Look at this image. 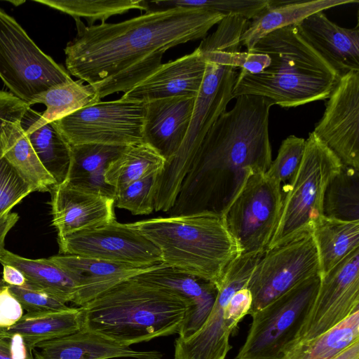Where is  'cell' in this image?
I'll return each mask as SVG.
<instances>
[{"label": "cell", "instance_id": "30", "mask_svg": "<svg viewBox=\"0 0 359 359\" xmlns=\"http://www.w3.org/2000/svg\"><path fill=\"white\" fill-rule=\"evenodd\" d=\"M311 230L317 249L320 276L328 273L359 248V221H342L323 215Z\"/></svg>", "mask_w": 359, "mask_h": 359}, {"label": "cell", "instance_id": "44", "mask_svg": "<svg viewBox=\"0 0 359 359\" xmlns=\"http://www.w3.org/2000/svg\"><path fill=\"white\" fill-rule=\"evenodd\" d=\"M251 304L252 296L248 287L238 290L227 304V318L237 325L243 317L248 314Z\"/></svg>", "mask_w": 359, "mask_h": 359}, {"label": "cell", "instance_id": "7", "mask_svg": "<svg viewBox=\"0 0 359 359\" xmlns=\"http://www.w3.org/2000/svg\"><path fill=\"white\" fill-rule=\"evenodd\" d=\"M342 165L313 132L309 133L299 167L283 187L285 195L283 194L280 218L266 250L311 230L313 224L323 216L326 188L340 172Z\"/></svg>", "mask_w": 359, "mask_h": 359}, {"label": "cell", "instance_id": "35", "mask_svg": "<svg viewBox=\"0 0 359 359\" xmlns=\"http://www.w3.org/2000/svg\"><path fill=\"white\" fill-rule=\"evenodd\" d=\"M64 13L74 19H86L88 26L94 25L97 20L101 23L110 17L128 12L130 10L146 11V0H35Z\"/></svg>", "mask_w": 359, "mask_h": 359}, {"label": "cell", "instance_id": "28", "mask_svg": "<svg viewBox=\"0 0 359 359\" xmlns=\"http://www.w3.org/2000/svg\"><path fill=\"white\" fill-rule=\"evenodd\" d=\"M83 327L81 308L26 313L12 326L0 328V333L20 334L34 351L39 343L74 333Z\"/></svg>", "mask_w": 359, "mask_h": 359}, {"label": "cell", "instance_id": "4", "mask_svg": "<svg viewBox=\"0 0 359 359\" xmlns=\"http://www.w3.org/2000/svg\"><path fill=\"white\" fill-rule=\"evenodd\" d=\"M79 307L82 328L128 346L178 334L189 308L175 292L136 277Z\"/></svg>", "mask_w": 359, "mask_h": 359}, {"label": "cell", "instance_id": "18", "mask_svg": "<svg viewBox=\"0 0 359 359\" xmlns=\"http://www.w3.org/2000/svg\"><path fill=\"white\" fill-rule=\"evenodd\" d=\"M205 67V57L198 47L190 54L161 64L149 76L124 93L121 98L148 102L174 97H196Z\"/></svg>", "mask_w": 359, "mask_h": 359}, {"label": "cell", "instance_id": "42", "mask_svg": "<svg viewBox=\"0 0 359 359\" xmlns=\"http://www.w3.org/2000/svg\"><path fill=\"white\" fill-rule=\"evenodd\" d=\"M23 315L24 310L20 304L11 293L8 285L2 281L0 285V328L12 326Z\"/></svg>", "mask_w": 359, "mask_h": 359}, {"label": "cell", "instance_id": "31", "mask_svg": "<svg viewBox=\"0 0 359 359\" xmlns=\"http://www.w3.org/2000/svg\"><path fill=\"white\" fill-rule=\"evenodd\" d=\"M165 164V160L145 142L128 146L108 165L104 180L116 194L135 181L158 175Z\"/></svg>", "mask_w": 359, "mask_h": 359}, {"label": "cell", "instance_id": "2", "mask_svg": "<svg viewBox=\"0 0 359 359\" xmlns=\"http://www.w3.org/2000/svg\"><path fill=\"white\" fill-rule=\"evenodd\" d=\"M266 97L241 95L210 128L182 181L180 195L194 208L224 212L252 174L272 161Z\"/></svg>", "mask_w": 359, "mask_h": 359}, {"label": "cell", "instance_id": "32", "mask_svg": "<svg viewBox=\"0 0 359 359\" xmlns=\"http://www.w3.org/2000/svg\"><path fill=\"white\" fill-rule=\"evenodd\" d=\"M359 341V310L330 330L295 344L285 359H332Z\"/></svg>", "mask_w": 359, "mask_h": 359}, {"label": "cell", "instance_id": "19", "mask_svg": "<svg viewBox=\"0 0 359 359\" xmlns=\"http://www.w3.org/2000/svg\"><path fill=\"white\" fill-rule=\"evenodd\" d=\"M137 278L168 289L183 298L189 308L178 333L186 339L204 324L215 302L218 288L210 281L168 266L165 264Z\"/></svg>", "mask_w": 359, "mask_h": 359}, {"label": "cell", "instance_id": "43", "mask_svg": "<svg viewBox=\"0 0 359 359\" xmlns=\"http://www.w3.org/2000/svg\"><path fill=\"white\" fill-rule=\"evenodd\" d=\"M0 359H35L33 351L18 334L0 333Z\"/></svg>", "mask_w": 359, "mask_h": 359}, {"label": "cell", "instance_id": "46", "mask_svg": "<svg viewBox=\"0 0 359 359\" xmlns=\"http://www.w3.org/2000/svg\"><path fill=\"white\" fill-rule=\"evenodd\" d=\"M19 219L16 212H9L0 217V255L4 250L5 239L10 230L15 225Z\"/></svg>", "mask_w": 359, "mask_h": 359}, {"label": "cell", "instance_id": "17", "mask_svg": "<svg viewBox=\"0 0 359 359\" xmlns=\"http://www.w3.org/2000/svg\"><path fill=\"white\" fill-rule=\"evenodd\" d=\"M50 193L52 225L57 231V240L116 220L114 198L65 183L53 186Z\"/></svg>", "mask_w": 359, "mask_h": 359}, {"label": "cell", "instance_id": "11", "mask_svg": "<svg viewBox=\"0 0 359 359\" xmlns=\"http://www.w3.org/2000/svg\"><path fill=\"white\" fill-rule=\"evenodd\" d=\"M280 184L266 172L251 175L224 213L227 227L241 255L266 250L280 215Z\"/></svg>", "mask_w": 359, "mask_h": 359}, {"label": "cell", "instance_id": "14", "mask_svg": "<svg viewBox=\"0 0 359 359\" xmlns=\"http://www.w3.org/2000/svg\"><path fill=\"white\" fill-rule=\"evenodd\" d=\"M59 252L88 257L138 267L162 263L158 248L130 223L116 220L57 240Z\"/></svg>", "mask_w": 359, "mask_h": 359}, {"label": "cell", "instance_id": "24", "mask_svg": "<svg viewBox=\"0 0 359 359\" xmlns=\"http://www.w3.org/2000/svg\"><path fill=\"white\" fill-rule=\"evenodd\" d=\"M358 3V0H270L259 14L249 20L241 36V45L250 51L266 34L291 25H297L308 16L330 8Z\"/></svg>", "mask_w": 359, "mask_h": 359}, {"label": "cell", "instance_id": "29", "mask_svg": "<svg viewBox=\"0 0 359 359\" xmlns=\"http://www.w3.org/2000/svg\"><path fill=\"white\" fill-rule=\"evenodd\" d=\"M0 263L19 269L25 276L27 285L42 290L66 304L74 303L77 290L75 280L49 258H26L4 249L0 255Z\"/></svg>", "mask_w": 359, "mask_h": 359}, {"label": "cell", "instance_id": "15", "mask_svg": "<svg viewBox=\"0 0 359 359\" xmlns=\"http://www.w3.org/2000/svg\"><path fill=\"white\" fill-rule=\"evenodd\" d=\"M320 276L316 296L291 348L327 332L359 310V248Z\"/></svg>", "mask_w": 359, "mask_h": 359}, {"label": "cell", "instance_id": "22", "mask_svg": "<svg viewBox=\"0 0 359 359\" xmlns=\"http://www.w3.org/2000/svg\"><path fill=\"white\" fill-rule=\"evenodd\" d=\"M297 27L304 39L342 76L359 71V28H345L330 20L323 11L313 13Z\"/></svg>", "mask_w": 359, "mask_h": 359}, {"label": "cell", "instance_id": "10", "mask_svg": "<svg viewBox=\"0 0 359 359\" xmlns=\"http://www.w3.org/2000/svg\"><path fill=\"white\" fill-rule=\"evenodd\" d=\"M147 102L119 100L98 102L54 121L69 144L128 147L144 142Z\"/></svg>", "mask_w": 359, "mask_h": 359}, {"label": "cell", "instance_id": "16", "mask_svg": "<svg viewBox=\"0 0 359 359\" xmlns=\"http://www.w3.org/2000/svg\"><path fill=\"white\" fill-rule=\"evenodd\" d=\"M313 132L343 165L359 170V71L341 76Z\"/></svg>", "mask_w": 359, "mask_h": 359}, {"label": "cell", "instance_id": "47", "mask_svg": "<svg viewBox=\"0 0 359 359\" xmlns=\"http://www.w3.org/2000/svg\"><path fill=\"white\" fill-rule=\"evenodd\" d=\"M332 359H359V341L353 343Z\"/></svg>", "mask_w": 359, "mask_h": 359}, {"label": "cell", "instance_id": "6", "mask_svg": "<svg viewBox=\"0 0 359 359\" xmlns=\"http://www.w3.org/2000/svg\"><path fill=\"white\" fill-rule=\"evenodd\" d=\"M237 69L206 60L204 78L195 99L189 126L175 156L155 178L154 211L168 212L206 134L233 99Z\"/></svg>", "mask_w": 359, "mask_h": 359}, {"label": "cell", "instance_id": "37", "mask_svg": "<svg viewBox=\"0 0 359 359\" xmlns=\"http://www.w3.org/2000/svg\"><path fill=\"white\" fill-rule=\"evenodd\" d=\"M155 175L135 181L116 192L114 206L133 215H149L154 210Z\"/></svg>", "mask_w": 359, "mask_h": 359}, {"label": "cell", "instance_id": "23", "mask_svg": "<svg viewBox=\"0 0 359 359\" xmlns=\"http://www.w3.org/2000/svg\"><path fill=\"white\" fill-rule=\"evenodd\" d=\"M35 359H161L158 351H136L86 329L37 344Z\"/></svg>", "mask_w": 359, "mask_h": 359}, {"label": "cell", "instance_id": "20", "mask_svg": "<svg viewBox=\"0 0 359 359\" xmlns=\"http://www.w3.org/2000/svg\"><path fill=\"white\" fill-rule=\"evenodd\" d=\"M195 99L182 96L147 102L144 140L165 163L175 156L185 138Z\"/></svg>", "mask_w": 359, "mask_h": 359}, {"label": "cell", "instance_id": "1", "mask_svg": "<svg viewBox=\"0 0 359 359\" xmlns=\"http://www.w3.org/2000/svg\"><path fill=\"white\" fill-rule=\"evenodd\" d=\"M224 18L206 10L177 8L92 26L74 19L77 34L65 48L67 71L92 86L100 100L126 93L162 64L168 49L204 39Z\"/></svg>", "mask_w": 359, "mask_h": 359}, {"label": "cell", "instance_id": "39", "mask_svg": "<svg viewBox=\"0 0 359 359\" xmlns=\"http://www.w3.org/2000/svg\"><path fill=\"white\" fill-rule=\"evenodd\" d=\"M32 192L31 187L8 162L4 157L0 158V217L9 213Z\"/></svg>", "mask_w": 359, "mask_h": 359}, {"label": "cell", "instance_id": "3", "mask_svg": "<svg viewBox=\"0 0 359 359\" xmlns=\"http://www.w3.org/2000/svg\"><path fill=\"white\" fill-rule=\"evenodd\" d=\"M248 52L267 55L270 63L257 74L241 69L233 99L256 95L283 108L297 107L326 100L341 77L304 39L297 25L266 34Z\"/></svg>", "mask_w": 359, "mask_h": 359}, {"label": "cell", "instance_id": "8", "mask_svg": "<svg viewBox=\"0 0 359 359\" xmlns=\"http://www.w3.org/2000/svg\"><path fill=\"white\" fill-rule=\"evenodd\" d=\"M320 274L294 286L250 314L252 323L236 359H285L316 296Z\"/></svg>", "mask_w": 359, "mask_h": 359}, {"label": "cell", "instance_id": "45", "mask_svg": "<svg viewBox=\"0 0 359 359\" xmlns=\"http://www.w3.org/2000/svg\"><path fill=\"white\" fill-rule=\"evenodd\" d=\"M2 281L11 286H24L27 280L23 273L17 268L11 265H3Z\"/></svg>", "mask_w": 359, "mask_h": 359}, {"label": "cell", "instance_id": "12", "mask_svg": "<svg viewBox=\"0 0 359 359\" xmlns=\"http://www.w3.org/2000/svg\"><path fill=\"white\" fill-rule=\"evenodd\" d=\"M319 260L311 230L265 250L248 283L252 296L249 315L300 282L319 274Z\"/></svg>", "mask_w": 359, "mask_h": 359}, {"label": "cell", "instance_id": "13", "mask_svg": "<svg viewBox=\"0 0 359 359\" xmlns=\"http://www.w3.org/2000/svg\"><path fill=\"white\" fill-rule=\"evenodd\" d=\"M264 252L241 255L225 270L218 285L212 309L202 327L186 339L175 341L174 359H225L231 348L229 339L236 327L226 316L232 296L247 287Z\"/></svg>", "mask_w": 359, "mask_h": 359}, {"label": "cell", "instance_id": "41", "mask_svg": "<svg viewBox=\"0 0 359 359\" xmlns=\"http://www.w3.org/2000/svg\"><path fill=\"white\" fill-rule=\"evenodd\" d=\"M30 107L11 93L0 90V158L3 157L1 134L3 126L11 121L21 120Z\"/></svg>", "mask_w": 359, "mask_h": 359}, {"label": "cell", "instance_id": "5", "mask_svg": "<svg viewBox=\"0 0 359 359\" xmlns=\"http://www.w3.org/2000/svg\"><path fill=\"white\" fill-rule=\"evenodd\" d=\"M130 224L158 248L162 263L217 286L242 254L223 215L203 212Z\"/></svg>", "mask_w": 359, "mask_h": 359}, {"label": "cell", "instance_id": "27", "mask_svg": "<svg viewBox=\"0 0 359 359\" xmlns=\"http://www.w3.org/2000/svg\"><path fill=\"white\" fill-rule=\"evenodd\" d=\"M21 120L6 122L2 127L1 142L3 157L33 191L50 192L56 185L32 148Z\"/></svg>", "mask_w": 359, "mask_h": 359}, {"label": "cell", "instance_id": "36", "mask_svg": "<svg viewBox=\"0 0 359 359\" xmlns=\"http://www.w3.org/2000/svg\"><path fill=\"white\" fill-rule=\"evenodd\" d=\"M270 0H158L146 1L145 12L182 8L203 9L223 15L241 16L248 20L255 18Z\"/></svg>", "mask_w": 359, "mask_h": 359}, {"label": "cell", "instance_id": "9", "mask_svg": "<svg viewBox=\"0 0 359 359\" xmlns=\"http://www.w3.org/2000/svg\"><path fill=\"white\" fill-rule=\"evenodd\" d=\"M0 79L29 106L48 89L73 79L43 53L17 21L0 8Z\"/></svg>", "mask_w": 359, "mask_h": 359}, {"label": "cell", "instance_id": "25", "mask_svg": "<svg viewBox=\"0 0 359 359\" xmlns=\"http://www.w3.org/2000/svg\"><path fill=\"white\" fill-rule=\"evenodd\" d=\"M70 147V165L63 183L114 198V189L105 182L104 172L108 165L126 147L100 144H82Z\"/></svg>", "mask_w": 359, "mask_h": 359}, {"label": "cell", "instance_id": "33", "mask_svg": "<svg viewBox=\"0 0 359 359\" xmlns=\"http://www.w3.org/2000/svg\"><path fill=\"white\" fill-rule=\"evenodd\" d=\"M83 83L81 80H72L39 95L34 104H43L46 109L39 116L37 122H54L81 108L101 101L95 89Z\"/></svg>", "mask_w": 359, "mask_h": 359}, {"label": "cell", "instance_id": "40", "mask_svg": "<svg viewBox=\"0 0 359 359\" xmlns=\"http://www.w3.org/2000/svg\"><path fill=\"white\" fill-rule=\"evenodd\" d=\"M8 287L27 313L60 310L68 307L66 303L49 293L27 284L21 287L8 285Z\"/></svg>", "mask_w": 359, "mask_h": 359}, {"label": "cell", "instance_id": "38", "mask_svg": "<svg viewBox=\"0 0 359 359\" xmlns=\"http://www.w3.org/2000/svg\"><path fill=\"white\" fill-rule=\"evenodd\" d=\"M306 140L291 135L281 142L278 155L266 174L280 183L290 180L303 158Z\"/></svg>", "mask_w": 359, "mask_h": 359}, {"label": "cell", "instance_id": "21", "mask_svg": "<svg viewBox=\"0 0 359 359\" xmlns=\"http://www.w3.org/2000/svg\"><path fill=\"white\" fill-rule=\"evenodd\" d=\"M68 271L77 284L73 304L82 306L100 294L131 278L160 267L163 263L149 267L71 255L48 257Z\"/></svg>", "mask_w": 359, "mask_h": 359}, {"label": "cell", "instance_id": "26", "mask_svg": "<svg viewBox=\"0 0 359 359\" xmlns=\"http://www.w3.org/2000/svg\"><path fill=\"white\" fill-rule=\"evenodd\" d=\"M40 114L29 107L20 124L45 169L55 180L56 185L61 184L68 174L71 147L54 122H37Z\"/></svg>", "mask_w": 359, "mask_h": 359}, {"label": "cell", "instance_id": "34", "mask_svg": "<svg viewBox=\"0 0 359 359\" xmlns=\"http://www.w3.org/2000/svg\"><path fill=\"white\" fill-rule=\"evenodd\" d=\"M323 215L342 221H359V170L342 165L326 188Z\"/></svg>", "mask_w": 359, "mask_h": 359}]
</instances>
